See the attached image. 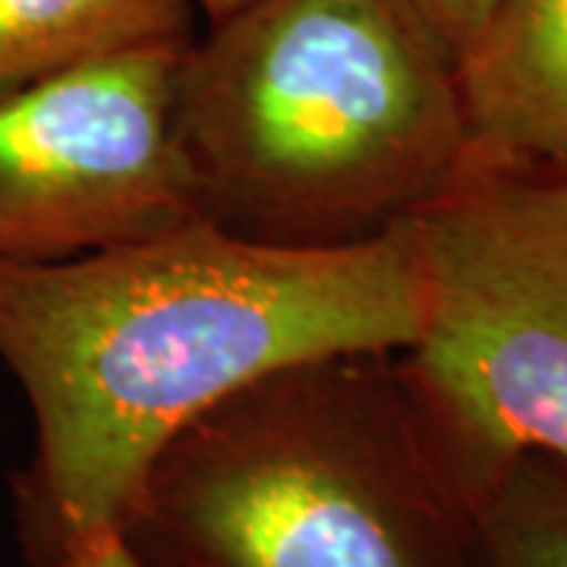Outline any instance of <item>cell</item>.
Here are the masks:
<instances>
[{
    "label": "cell",
    "instance_id": "1",
    "mask_svg": "<svg viewBox=\"0 0 567 567\" xmlns=\"http://www.w3.org/2000/svg\"><path fill=\"white\" fill-rule=\"evenodd\" d=\"M423 328L410 218L334 249L193 221L61 262H0V363L35 423L13 480L29 565L114 536L183 425L284 365L404 353Z\"/></svg>",
    "mask_w": 567,
    "mask_h": 567
},
{
    "label": "cell",
    "instance_id": "2",
    "mask_svg": "<svg viewBox=\"0 0 567 567\" xmlns=\"http://www.w3.org/2000/svg\"><path fill=\"white\" fill-rule=\"evenodd\" d=\"M174 111L203 221L252 244H365L466 162L454 61L401 0H256L186 44Z\"/></svg>",
    "mask_w": 567,
    "mask_h": 567
},
{
    "label": "cell",
    "instance_id": "3",
    "mask_svg": "<svg viewBox=\"0 0 567 567\" xmlns=\"http://www.w3.org/2000/svg\"><path fill=\"white\" fill-rule=\"evenodd\" d=\"M470 524L398 353H328L183 425L114 536L136 567H470Z\"/></svg>",
    "mask_w": 567,
    "mask_h": 567
},
{
    "label": "cell",
    "instance_id": "4",
    "mask_svg": "<svg viewBox=\"0 0 567 567\" xmlns=\"http://www.w3.org/2000/svg\"><path fill=\"white\" fill-rule=\"evenodd\" d=\"M410 230L423 328L398 363L473 507L517 454L567 457V171L464 164Z\"/></svg>",
    "mask_w": 567,
    "mask_h": 567
},
{
    "label": "cell",
    "instance_id": "5",
    "mask_svg": "<svg viewBox=\"0 0 567 567\" xmlns=\"http://www.w3.org/2000/svg\"><path fill=\"white\" fill-rule=\"evenodd\" d=\"M189 41L0 95V262H61L203 221L174 111Z\"/></svg>",
    "mask_w": 567,
    "mask_h": 567
},
{
    "label": "cell",
    "instance_id": "6",
    "mask_svg": "<svg viewBox=\"0 0 567 567\" xmlns=\"http://www.w3.org/2000/svg\"><path fill=\"white\" fill-rule=\"evenodd\" d=\"M466 162L567 171V0H505L457 61Z\"/></svg>",
    "mask_w": 567,
    "mask_h": 567
},
{
    "label": "cell",
    "instance_id": "7",
    "mask_svg": "<svg viewBox=\"0 0 567 567\" xmlns=\"http://www.w3.org/2000/svg\"><path fill=\"white\" fill-rule=\"evenodd\" d=\"M189 0H0V95L142 44L189 39Z\"/></svg>",
    "mask_w": 567,
    "mask_h": 567
},
{
    "label": "cell",
    "instance_id": "8",
    "mask_svg": "<svg viewBox=\"0 0 567 567\" xmlns=\"http://www.w3.org/2000/svg\"><path fill=\"white\" fill-rule=\"evenodd\" d=\"M470 567H567V457L505 464L473 505Z\"/></svg>",
    "mask_w": 567,
    "mask_h": 567
},
{
    "label": "cell",
    "instance_id": "9",
    "mask_svg": "<svg viewBox=\"0 0 567 567\" xmlns=\"http://www.w3.org/2000/svg\"><path fill=\"white\" fill-rule=\"evenodd\" d=\"M406 10L420 20L425 32L442 44L447 58L457 61L483 35L492 17L505 0H401Z\"/></svg>",
    "mask_w": 567,
    "mask_h": 567
},
{
    "label": "cell",
    "instance_id": "10",
    "mask_svg": "<svg viewBox=\"0 0 567 567\" xmlns=\"http://www.w3.org/2000/svg\"><path fill=\"white\" fill-rule=\"evenodd\" d=\"M58 567H136L133 558L123 551V546L117 543V536H107V539H99V543H89L80 551H73L70 558H63Z\"/></svg>",
    "mask_w": 567,
    "mask_h": 567
},
{
    "label": "cell",
    "instance_id": "11",
    "mask_svg": "<svg viewBox=\"0 0 567 567\" xmlns=\"http://www.w3.org/2000/svg\"><path fill=\"white\" fill-rule=\"evenodd\" d=\"M249 3H256V0H189V7H199L205 10L212 22H221L227 20L230 13H237V10H244Z\"/></svg>",
    "mask_w": 567,
    "mask_h": 567
}]
</instances>
